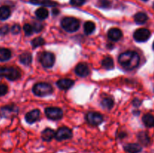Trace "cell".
Here are the masks:
<instances>
[{"instance_id":"52a82bcc","label":"cell","mask_w":154,"mask_h":153,"mask_svg":"<svg viewBox=\"0 0 154 153\" xmlns=\"http://www.w3.org/2000/svg\"><path fill=\"white\" fill-rule=\"evenodd\" d=\"M150 32L147 28H141L137 29L134 32L133 37L136 41L138 42H145L150 38Z\"/></svg>"},{"instance_id":"e0dca14e","label":"cell","mask_w":154,"mask_h":153,"mask_svg":"<svg viewBox=\"0 0 154 153\" xmlns=\"http://www.w3.org/2000/svg\"><path fill=\"white\" fill-rule=\"evenodd\" d=\"M134 20L137 24H144L148 20V16L145 13L143 12H138L134 16Z\"/></svg>"},{"instance_id":"44dd1931","label":"cell","mask_w":154,"mask_h":153,"mask_svg":"<svg viewBox=\"0 0 154 153\" xmlns=\"http://www.w3.org/2000/svg\"><path fill=\"white\" fill-rule=\"evenodd\" d=\"M11 16V10L8 6L0 7V20H5Z\"/></svg>"},{"instance_id":"ac0fdd59","label":"cell","mask_w":154,"mask_h":153,"mask_svg":"<svg viewBox=\"0 0 154 153\" xmlns=\"http://www.w3.org/2000/svg\"><path fill=\"white\" fill-rule=\"evenodd\" d=\"M138 139L140 143L144 146H147L150 142V139L147 133L145 132H141L138 134Z\"/></svg>"},{"instance_id":"5b68a950","label":"cell","mask_w":154,"mask_h":153,"mask_svg":"<svg viewBox=\"0 0 154 153\" xmlns=\"http://www.w3.org/2000/svg\"><path fill=\"white\" fill-rule=\"evenodd\" d=\"M39 61L45 68H51L55 62V56L50 52H43L40 55Z\"/></svg>"},{"instance_id":"9a60e30c","label":"cell","mask_w":154,"mask_h":153,"mask_svg":"<svg viewBox=\"0 0 154 153\" xmlns=\"http://www.w3.org/2000/svg\"><path fill=\"white\" fill-rule=\"evenodd\" d=\"M74 80L71 79H60L57 82V85L60 89L67 90L73 86Z\"/></svg>"},{"instance_id":"7c38bea8","label":"cell","mask_w":154,"mask_h":153,"mask_svg":"<svg viewBox=\"0 0 154 153\" xmlns=\"http://www.w3.org/2000/svg\"><path fill=\"white\" fill-rule=\"evenodd\" d=\"M123 37V32L117 28H112L108 30V38L112 41H117Z\"/></svg>"},{"instance_id":"3957f363","label":"cell","mask_w":154,"mask_h":153,"mask_svg":"<svg viewBox=\"0 0 154 153\" xmlns=\"http://www.w3.org/2000/svg\"><path fill=\"white\" fill-rule=\"evenodd\" d=\"M20 72L14 67H0V77H5L8 80L14 81L19 79Z\"/></svg>"},{"instance_id":"8992f818","label":"cell","mask_w":154,"mask_h":153,"mask_svg":"<svg viewBox=\"0 0 154 153\" xmlns=\"http://www.w3.org/2000/svg\"><path fill=\"white\" fill-rule=\"evenodd\" d=\"M72 130L67 127H61L55 132V137L57 141H63L72 137Z\"/></svg>"},{"instance_id":"30bf717a","label":"cell","mask_w":154,"mask_h":153,"mask_svg":"<svg viewBox=\"0 0 154 153\" xmlns=\"http://www.w3.org/2000/svg\"><path fill=\"white\" fill-rule=\"evenodd\" d=\"M17 112V110L14 106H12V105H6L0 108V116L5 118L11 117Z\"/></svg>"},{"instance_id":"7402d4cb","label":"cell","mask_w":154,"mask_h":153,"mask_svg":"<svg viewBox=\"0 0 154 153\" xmlns=\"http://www.w3.org/2000/svg\"><path fill=\"white\" fill-rule=\"evenodd\" d=\"M142 121L146 127L152 128L154 126V116L151 114H145L143 116Z\"/></svg>"},{"instance_id":"cb8c5ba5","label":"cell","mask_w":154,"mask_h":153,"mask_svg":"<svg viewBox=\"0 0 154 153\" xmlns=\"http://www.w3.org/2000/svg\"><path fill=\"white\" fill-rule=\"evenodd\" d=\"M96 26L92 21H87L84 25V30L86 34H90L94 32Z\"/></svg>"},{"instance_id":"484cf974","label":"cell","mask_w":154,"mask_h":153,"mask_svg":"<svg viewBox=\"0 0 154 153\" xmlns=\"http://www.w3.org/2000/svg\"><path fill=\"white\" fill-rule=\"evenodd\" d=\"M101 104H102V106L105 109L111 110L113 107V106H114V100L109 97L105 98L102 99Z\"/></svg>"},{"instance_id":"4316f807","label":"cell","mask_w":154,"mask_h":153,"mask_svg":"<svg viewBox=\"0 0 154 153\" xmlns=\"http://www.w3.org/2000/svg\"><path fill=\"white\" fill-rule=\"evenodd\" d=\"M45 44V40L42 37H37L32 40V46L33 48H37L38 46H42Z\"/></svg>"},{"instance_id":"ba28073f","label":"cell","mask_w":154,"mask_h":153,"mask_svg":"<svg viewBox=\"0 0 154 153\" xmlns=\"http://www.w3.org/2000/svg\"><path fill=\"white\" fill-rule=\"evenodd\" d=\"M47 117L50 119L58 120L63 118V112L59 107H48L45 110Z\"/></svg>"},{"instance_id":"8fae6325","label":"cell","mask_w":154,"mask_h":153,"mask_svg":"<svg viewBox=\"0 0 154 153\" xmlns=\"http://www.w3.org/2000/svg\"><path fill=\"white\" fill-rule=\"evenodd\" d=\"M123 149L127 153H140L142 151V146L141 144L135 143H127L123 146Z\"/></svg>"},{"instance_id":"8d00e7d4","label":"cell","mask_w":154,"mask_h":153,"mask_svg":"<svg viewBox=\"0 0 154 153\" xmlns=\"http://www.w3.org/2000/svg\"><path fill=\"white\" fill-rule=\"evenodd\" d=\"M143 1H147V0H143Z\"/></svg>"},{"instance_id":"5bb4252c","label":"cell","mask_w":154,"mask_h":153,"mask_svg":"<svg viewBox=\"0 0 154 153\" xmlns=\"http://www.w3.org/2000/svg\"><path fill=\"white\" fill-rule=\"evenodd\" d=\"M39 116H40V111L38 109L32 110L26 114L25 119L29 124H32L38 119Z\"/></svg>"},{"instance_id":"603a6c76","label":"cell","mask_w":154,"mask_h":153,"mask_svg":"<svg viewBox=\"0 0 154 153\" xmlns=\"http://www.w3.org/2000/svg\"><path fill=\"white\" fill-rule=\"evenodd\" d=\"M49 12L45 8H39L35 10V15L39 20H45L48 16Z\"/></svg>"},{"instance_id":"f546056e","label":"cell","mask_w":154,"mask_h":153,"mask_svg":"<svg viewBox=\"0 0 154 153\" xmlns=\"http://www.w3.org/2000/svg\"><path fill=\"white\" fill-rule=\"evenodd\" d=\"M33 31H35V32H39L42 31L43 29V25L40 22H35L33 24Z\"/></svg>"},{"instance_id":"d590c367","label":"cell","mask_w":154,"mask_h":153,"mask_svg":"<svg viewBox=\"0 0 154 153\" xmlns=\"http://www.w3.org/2000/svg\"><path fill=\"white\" fill-rule=\"evenodd\" d=\"M153 50H154V42H153Z\"/></svg>"},{"instance_id":"d6a6232c","label":"cell","mask_w":154,"mask_h":153,"mask_svg":"<svg viewBox=\"0 0 154 153\" xmlns=\"http://www.w3.org/2000/svg\"><path fill=\"white\" fill-rule=\"evenodd\" d=\"M9 26H8L5 25V26H3L0 28V34L1 35H5L6 34H8L9 32Z\"/></svg>"},{"instance_id":"e575fe53","label":"cell","mask_w":154,"mask_h":153,"mask_svg":"<svg viewBox=\"0 0 154 153\" xmlns=\"http://www.w3.org/2000/svg\"><path fill=\"white\" fill-rule=\"evenodd\" d=\"M126 134L125 133H120V134H119V138L122 139V138L126 137Z\"/></svg>"},{"instance_id":"6da1fadb","label":"cell","mask_w":154,"mask_h":153,"mask_svg":"<svg viewBox=\"0 0 154 153\" xmlns=\"http://www.w3.org/2000/svg\"><path fill=\"white\" fill-rule=\"evenodd\" d=\"M118 62L120 65L126 70H133L140 63V56L135 51H126L119 56Z\"/></svg>"},{"instance_id":"ffe728a7","label":"cell","mask_w":154,"mask_h":153,"mask_svg":"<svg viewBox=\"0 0 154 153\" xmlns=\"http://www.w3.org/2000/svg\"><path fill=\"white\" fill-rule=\"evenodd\" d=\"M11 57V52L7 48H0V62H5Z\"/></svg>"},{"instance_id":"74e56055","label":"cell","mask_w":154,"mask_h":153,"mask_svg":"<svg viewBox=\"0 0 154 153\" xmlns=\"http://www.w3.org/2000/svg\"><path fill=\"white\" fill-rule=\"evenodd\" d=\"M153 7H154V5H153Z\"/></svg>"},{"instance_id":"2e32d148","label":"cell","mask_w":154,"mask_h":153,"mask_svg":"<svg viewBox=\"0 0 154 153\" xmlns=\"http://www.w3.org/2000/svg\"><path fill=\"white\" fill-rule=\"evenodd\" d=\"M41 137L45 142H51L55 137V131L51 128H45L42 132Z\"/></svg>"},{"instance_id":"1f68e13d","label":"cell","mask_w":154,"mask_h":153,"mask_svg":"<svg viewBox=\"0 0 154 153\" xmlns=\"http://www.w3.org/2000/svg\"><path fill=\"white\" fill-rule=\"evenodd\" d=\"M11 32L13 34H17L18 33L20 32V26L19 25H14L11 28Z\"/></svg>"},{"instance_id":"277c9868","label":"cell","mask_w":154,"mask_h":153,"mask_svg":"<svg viewBox=\"0 0 154 153\" xmlns=\"http://www.w3.org/2000/svg\"><path fill=\"white\" fill-rule=\"evenodd\" d=\"M61 26L66 32H75L79 28L80 22L75 17H65L62 20Z\"/></svg>"},{"instance_id":"83f0119b","label":"cell","mask_w":154,"mask_h":153,"mask_svg":"<svg viewBox=\"0 0 154 153\" xmlns=\"http://www.w3.org/2000/svg\"><path fill=\"white\" fill-rule=\"evenodd\" d=\"M8 92V86L5 83H0V97L7 94Z\"/></svg>"},{"instance_id":"d4e9b609","label":"cell","mask_w":154,"mask_h":153,"mask_svg":"<svg viewBox=\"0 0 154 153\" xmlns=\"http://www.w3.org/2000/svg\"><path fill=\"white\" fill-rule=\"evenodd\" d=\"M102 65L107 70H111L114 68V60L110 56H107L102 60Z\"/></svg>"},{"instance_id":"9c48e42d","label":"cell","mask_w":154,"mask_h":153,"mask_svg":"<svg viewBox=\"0 0 154 153\" xmlns=\"http://www.w3.org/2000/svg\"><path fill=\"white\" fill-rule=\"evenodd\" d=\"M87 120L92 125H99L103 122V117L100 113L96 112H90L87 114Z\"/></svg>"},{"instance_id":"7a4b0ae2","label":"cell","mask_w":154,"mask_h":153,"mask_svg":"<svg viewBox=\"0 0 154 153\" xmlns=\"http://www.w3.org/2000/svg\"><path fill=\"white\" fill-rule=\"evenodd\" d=\"M54 91L52 86L47 82H38L33 86L32 92L35 95L43 97L51 94Z\"/></svg>"},{"instance_id":"4fadbf2b","label":"cell","mask_w":154,"mask_h":153,"mask_svg":"<svg viewBox=\"0 0 154 153\" xmlns=\"http://www.w3.org/2000/svg\"><path fill=\"white\" fill-rule=\"evenodd\" d=\"M75 74L81 77H85L90 74L89 68L85 63H79L75 68Z\"/></svg>"},{"instance_id":"836d02e7","label":"cell","mask_w":154,"mask_h":153,"mask_svg":"<svg viewBox=\"0 0 154 153\" xmlns=\"http://www.w3.org/2000/svg\"><path fill=\"white\" fill-rule=\"evenodd\" d=\"M99 4H100L102 7L108 8L111 5V2H110L108 0H100V1H99Z\"/></svg>"},{"instance_id":"d6986e66","label":"cell","mask_w":154,"mask_h":153,"mask_svg":"<svg viewBox=\"0 0 154 153\" xmlns=\"http://www.w3.org/2000/svg\"><path fill=\"white\" fill-rule=\"evenodd\" d=\"M32 60V57L29 52H23L20 56V62L24 65H29Z\"/></svg>"},{"instance_id":"f1b7e54d","label":"cell","mask_w":154,"mask_h":153,"mask_svg":"<svg viewBox=\"0 0 154 153\" xmlns=\"http://www.w3.org/2000/svg\"><path fill=\"white\" fill-rule=\"evenodd\" d=\"M24 32L26 35H31L33 32V28L29 24H25L23 26Z\"/></svg>"},{"instance_id":"4dcf8cb0","label":"cell","mask_w":154,"mask_h":153,"mask_svg":"<svg viewBox=\"0 0 154 153\" xmlns=\"http://www.w3.org/2000/svg\"><path fill=\"white\" fill-rule=\"evenodd\" d=\"M86 0H70V4L74 6H81L84 4Z\"/></svg>"}]
</instances>
